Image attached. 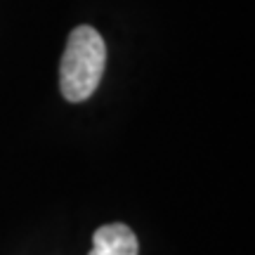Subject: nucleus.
<instances>
[{
    "label": "nucleus",
    "mask_w": 255,
    "mask_h": 255,
    "mask_svg": "<svg viewBox=\"0 0 255 255\" xmlns=\"http://www.w3.org/2000/svg\"><path fill=\"white\" fill-rule=\"evenodd\" d=\"M107 64V45L92 26H76L69 36L59 69L64 100L83 102L97 90Z\"/></svg>",
    "instance_id": "obj_1"
},
{
    "label": "nucleus",
    "mask_w": 255,
    "mask_h": 255,
    "mask_svg": "<svg viewBox=\"0 0 255 255\" xmlns=\"http://www.w3.org/2000/svg\"><path fill=\"white\" fill-rule=\"evenodd\" d=\"M137 237L128 225H104L92 234L90 255H137Z\"/></svg>",
    "instance_id": "obj_2"
}]
</instances>
